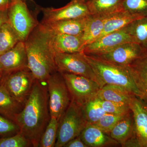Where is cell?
Segmentation results:
<instances>
[{"instance_id":"5","label":"cell","mask_w":147,"mask_h":147,"mask_svg":"<svg viewBox=\"0 0 147 147\" xmlns=\"http://www.w3.org/2000/svg\"><path fill=\"white\" fill-rule=\"evenodd\" d=\"M46 83L50 117L59 121L71 102L70 94L61 74L59 71L52 74Z\"/></svg>"},{"instance_id":"31","label":"cell","mask_w":147,"mask_h":147,"mask_svg":"<svg viewBox=\"0 0 147 147\" xmlns=\"http://www.w3.org/2000/svg\"><path fill=\"white\" fill-rule=\"evenodd\" d=\"M30 146H32L30 142L20 131L15 135L0 138V147Z\"/></svg>"},{"instance_id":"32","label":"cell","mask_w":147,"mask_h":147,"mask_svg":"<svg viewBox=\"0 0 147 147\" xmlns=\"http://www.w3.org/2000/svg\"><path fill=\"white\" fill-rule=\"evenodd\" d=\"M99 102L102 109L108 114L123 115L131 111L128 104L99 99Z\"/></svg>"},{"instance_id":"24","label":"cell","mask_w":147,"mask_h":147,"mask_svg":"<svg viewBox=\"0 0 147 147\" xmlns=\"http://www.w3.org/2000/svg\"><path fill=\"white\" fill-rule=\"evenodd\" d=\"M22 104L16 101L2 84H0V114L13 121L21 110Z\"/></svg>"},{"instance_id":"13","label":"cell","mask_w":147,"mask_h":147,"mask_svg":"<svg viewBox=\"0 0 147 147\" xmlns=\"http://www.w3.org/2000/svg\"><path fill=\"white\" fill-rule=\"evenodd\" d=\"M28 67V58L24 41H19L13 48L0 55V71L3 76Z\"/></svg>"},{"instance_id":"8","label":"cell","mask_w":147,"mask_h":147,"mask_svg":"<svg viewBox=\"0 0 147 147\" xmlns=\"http://www.w3.org/2000/svg\"><path fill=\"white\" fill-rule=\"evenodd\" d=\"M70 94L71 100L83 106L95 98L101 87L97 82L85 76L61 73Z\"/></svg>"},{"instance_id":"15","label":"cell","mask_w":147,"mask_h":147,"mask_svg":"<svg viewBox=\"0 0 147 147\" xmlns=\"http://www.w3.org/2000/svg\"><path fill=\"white\" fill-rule=\"evenodd\" d=\"M87 17L48 23L40 22L39 26L50 35L66 34L82 37Z\"/></svg>"},{"instance_id":"30","label":"cell","mask_w":147,"mask_h":147,"mask_svg":"<svg viewBox=\"0 0 147 147\" xmlns=\"http://www.w3.org/2000/svg\"><path fill=\"white\" fill-rule=\"evenodd\" d=\"M126 115H118L106 113L100 118L97 122L92 125L97 127L106 134H109L116 124L123 118Z\"/></svg>"},{"instance_id":"10","label":"cell","mask_w":147,"mask_h":147,"mask_svg":"<svg viewBox=\"0 0 147 147\" xmlns=\"http://www.w3.org/2000/svg\"><path fill=\"white\" fill-rule=\"evenodd\" d=\"M147 54V50L139 43L131 42L121 44L105 53L90 56L117 65L128 66Z\"/></svg>"},{"instance_id":"6","label":"cell","mask_w":147,"mask_h":147,"mask_svg":"<svg viewBox=\"0 0 147 147\" xmlns=\"http://www.w3.org/2000/svg\"><path fill=\"white\" fill-rule=\"evenodd\" d=\"M8 23L19 40L25 42L39 23L30 12L26 2L11 0L7 9Z\"/></svg>"},{"instance_id":"16","label":"cell","mask_w":147,"mask_h":147,"mask_svg":"<svg viewBox=\"0 0 147 147\" xmlns=\"http://www.w3.org/2000/svg\"><path fill=\"white\" fill-rule=\"evenodd\" d=\"M50 45L55 53H82L84 50L81 36L58 34L50 35Z\"/></svg>"},{"instance_id":"27","label":"cell","mask_w":147,"mask_h":147,"mask_svg":"<svg viewBox=\"0 0 147 147\" xmlns=\"http://www.w3.org/2000/svg\"><path fill=\"white\" fill-rule=\"evenodd\" d=\"M88 123L94 124L106 114L102 109L97 98H93L82 106Z\"/></svg>"},{"instance_id":"36","label":"cell","mask_w":147,"mask_h":147,"mask_svg":"<svg viewBox=\"0 0 147 147\" xmlns=\"http://www.w3.org/2000/svg\"><path fill=\"white\" fill-rule=\"evenodd\" d=\"M11 0H0V9H7Z\"/></svg>"},{"instance_id":"28","label":"cell","mask_w":147,"mask_h":147,"mask_svg":"<svg viewBox=\"0 0 147 147\" xmlns=\"http://www.w3.org/2000/svg\"><path fill=\"white\" fill-rule=\"evenodd\" d=\"M59 124V120L54 117H50L49 123L40 138L38 147H55Z\"/></svg>"},{"instance_id":"12","label":"cell","mask_w":147,"mask_h":147,"mask_svg":"<svg viewBox=\"0 0 147 147\" xmlns=\"http://www.w3.org/2000/svg\"><path fill=\"white\" fill-rule=\"evenodd\" d=\"M136 42L129 34L127 26L123 28L105 35L85 46L83 53L85 55H98L107 52L115 47L127 42Z\"/></svg>"},{"instance_id":"14","label":"cell","mask_w":147,"mask_h":147,"mask_svg":"<svg viewBox=\"0 0 147 147\" xmlns=\"http://www.w3.org/2000/svg\"><path fill=\"white\" fill-rule=\"evenodd\" d=\"M134 119L135 137L139 147H147V105L133 95L129 103Z\"/></svg>"},{"instance_id":"19","label":"cell","mask_w":147,"mask_h":147,"mask_svg":"<svg viewBox=\"0 0 147 147\" xmlns=\"http://www.w3.org/2000/svg\"><path fill=\"white\" fill-rule=\"evenodd\" d=\"M108 17L90 14L87 17L82 36L84 48L99 37L102 33L104 24Z\"/></svg>"},{"instance_id":"9","label":"cell","mask_w":147,"mask_h":147,"mask_svg":"<svg viewBox=\"0 0 147 147\" xmlns=\"http://www.w3.org/2000/svg\"><path fill=\"white\" fill-rule=\"evenodd\" d=\"M55 60L57 70L60 73L85 76L98 83L97 78L83 52L55 53Z\"/></svg>"},{"instance_id":"35","label":"cell","mask_w":147,"mask_h":147,"mask_svg":"<svg viewBox=\"0 0 147 147\" xmlns=\"http://www.w3.org/2000/svg\"><path fill=\"white\" fill-rule=\"evenodd\" d=\"M7 23H8L7 9H0V30L5 24Z\"/></svg>"},{"instance_id":"39","label":"cell","mask_w":147,"mask_h":147,"mask_svg":"<svg viewBox=\"0 0 147 147\" xmlns=\"http://www.w3.org/2000/svg\"><path fill=\"white\" fill-rule=\"evenodd\" d=\"M23 1L25 2L26 1H30L34 2L33 0H23Z\"/></svg>"},{"instance_id":"23","label":"cell","mask_w":147,"mask_h":147,"mask_svg":"<svg viewBox=\"0 0 147 147\" xmlns=\"http://www.w3.org/2000/svg\"><path fill=\"white\" fill-rule=\"evenodd\" d=\"M123 0H91L87 3L92 15L108 16L123 10Z\"/></svg>"},{"instance_id":"20","label":"cell","mask_w":147,"mask_h":147,"mask_svg":"<svg viewBox=\"0 0 147 147\" xmlns=\"http://www.w3.org/2000/svg\"><path fill=\"white\" fill-rule=\"evenodd\" d=\"M133 95L123 87L113 84H106L100 88L96 98L99 100L129 105Z\"/></svg>"},{"instance_id":"2","label":"cell","mask_w":147,"mask_h":147,"mask_svg":"<svg viewBox=\"0 0 147 147\" xmlns=\"http://www.w3.org/2000/svg\"><path fill=\"white\" fill-rule=\"evenodd\" d=\"M24 42L29 69L36 80L46 82L52 74L57 71L50 35L38 24Z\"/></svg>"},{"instance_id":"3","label":"cell","mask_w":147,"mask_h":147,"mask_svg":"<svg viewBox=\"0 0 147 147\" xmlns=\"http://www.w3.org/2000/svg\"><path fill=\"white\" fill-rule=\"evenodd\" d=\"M84 55L101 88L106 84L117 85L142 99V95L135 84L129 66L117 65L96 57L85 54Z\"/></svg>"},{"instance_id":"25","label":"cell","mask_w":147,"mask_h":147,"mask_svg":"<svg viewBox=\"0 0 147 147\" xmlns=\"http://www.w3.org/2000/svg\"><path fill=\"white\" fill-rule=\"evenodd\" d=\"M127 27L136 42L147 50V16L134 20Z\"/></svg>"},{"instance_id":"4","label":"cell","mask_w":147,"mask_h":147,"mask_svg":"<svg viewBox=\"0 0 147 147\" xmlns=\"http://www.w3.org/2000/svg\"><path fill=\"white\" fill-rule=\"evenodd\" d=\"M87 123L83 107L71 100L59 121L55 147H63L70 140L80 136Z\"/></svg>"},{"instance_id":"1","label":"cell","mask_w":147,"mask_h":147,"mask_svg":"<svg viewBox=\"0 0 147 147\" xmlns=\"http://www.w3.org/2000/svg\"><path fill=\"white\" fill-rule=\"evenodd\" d=\"M50 118L47 87L36 80L24 108L16 114L13 122L32 146L36 147Z\"/></svg>"},{"instance_id":"26","label":"cell","mask_w":147,"mask_h":147,"mask_svg":"<svg viewBox=\"0 0 147 147\" xmlns=\"http://www.w3.org/2000/svg\"><path fill=\"white\" fill-rule=\"evenodd\" d=\"M19 41L9 23L5 24L0 30V55L13 48Z\"/></svg>"},{"instance_id":"21","label":"cell","mask_w":147,"mask_h":147,"mask_svg":"<svg viewBox=\"0 0 147 147\" xmlns=\"http://www.w3.org/2000/svg\"><path fill=\"white\" fill-rule=\"evenodd\" d=\"M135 84L147 105V54L129 65Z\"/></svg>"},{"instance_id":"17","label":"cell","mask_w":147,"mask_h":147,"mask_svg":"<svg viewBox=\"0 0 147 147\" xmlns=\"http://www.w3.org/2000/svg\"><path fill=\"white\" fill-rule=\"evenodd\" d=\"M87 147L117 146L119 144L93 125L87 123L80 135Z\"/></svg>"},{"instance_id":"7","label":"cell","mask_w":147,"mask_h":147,"mask_svg":"<svg viewBox=\"0 0 147 147\" xmlns=\"http://www.w3.org/2000/svg\"><path fill=\"white\" fill-rule=\"evenodd\" d=\"M36 79L28 67L3 75L1 84L19 103L26 102Z\"/></svg>"},{"instance_id":"11","label":"cell","mask_w":147,"mask_h":147,"mask_svg":"<svg viewBox=\"0 0 147 147\" xmlns=\"http://www.w3.org/2000/svg\"><path fill=\"white\" fill-rule=\"evenodd\" d=\"M41 11L42 23L84 18L91 14L88 4L84 0H72L60 8L42 7Z\"/></svg>"},{"instance_id":"37","label":"cell","mask_w":147,"mask_h":147,"mask_svg":"<svg viewBox=\"0 0 147 147\" xmlns=\"http://www.w3.org/2000/svg\"><path fill=\"white\" fill-rule=\"evenodd\" d=\"M3 78V74L0 71V84H1V82L2 79Z\"/></svg>"},{"instance_id":"18","label":"cell","mask_w":147,"mask_h":147,"mask_svg":"<svg viewBox=\"0 0 147 147\" xmlns=\"http://www.w3.org/2000/svg\"><path fill=\"white\" fill-rule=\"evenodd\" d=\"M109 135L123 147L128 140L135 136L134 119L131 110L116 124Z\"/></svg>"},{"instance_id":"29","label":"cell","mask_w":147,"mask_h":147,"mask_svg":"<svg viewBox=\"0 0 147 147\" xmlns=\"http://www.w3.org/2000/svg\"><path fill=\"white\" fill-rule=\"evenodd\" d=\"M122 8L139 18L147 16V0H123Z\"/></svg>"},{"instance_id":"22","label":"cell","mask_w":147,"mask_h":147,"mask_svg":"<svg viewBox=\"0 0 147 147\" xmlns=\"http://www.w3.org/2000/svg\"><path fill=\"white\" fill-rule=\"evenodd\" d=\"M138 18L123 10L112 14L106 18L103 30L98 38L123 28Z\"/></svg>"},{"instance_id":"33","label":"cell","mask_w":147,"mask_h":147,"mask_svg":"<svg viewBox=\"0 0 147 147\" xmlns=\"http://www.w3.org/2000/svg\"><path fill=\"white\" fill-rule=\"evenodd\" d=\"M19 131L20 128L14 122L0 114V136L9 137Z\"/></svg>"},{"instance_id":"34","label":"cell","mask_w":147,"mask_h":147,"mask_svg":"<svg viewBox=\"0 0 147 147\" xmlns=\"http://www.w3.org/2000/svg\"><path fill=\"white\" fill-rule=\"evenodd\" d=\"M63 147H87L81 139L80 136L70 140Z\"/></svg>"},{"instance_id":"38","label":"cell","mask_w":147,"mask_h":147,"mask_svg":"<svg viewBox=\"0 0 147 147\" xmlns=\"http://www.w3.org/2000/svg\"><path fill=\"white\" fill-rule=\"evenodd\" d=\"M84 1H85L86 2L88 3V2L90 1H91V0H84Z\"/></svg>"}]
</instances>
